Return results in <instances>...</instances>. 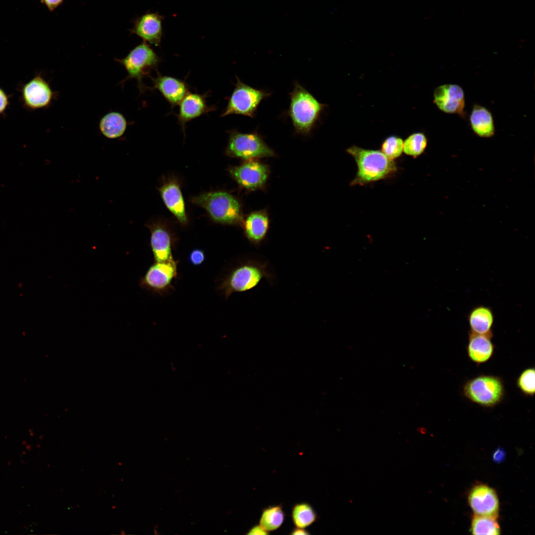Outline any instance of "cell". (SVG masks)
I'll use <instances>...</instances> for the list:
<instances>
[{
  "label": "cell",
  "mask_w": 535,
  "mask_h": 535,
  "mask_svg": "<svg viewBox=\"0 0 535 535\" xmlns=\"http://www.w3.org/2000/svg\"><path fill=\"white\" fill-rule=\"evenodd\" d=\"M473 535H495L500 533L497 517L475 515L471 524Z\"/></svg>",
  "instance_id": "26"
},
{
  "label": "cell",
  "mask_w": 535,
  "mask_h": 535,
  "mask_svg": "<svg viewBox=\"0 0 535 535\" xmlns=\"http://www.w3.org/2000/svg\"><path fill=\"white\" fill-rule=\"evenodd\" d=\"M269 219L265 210L250 213L243 222L244 233L248 241L259 246L265 240L269 227Z\"/></svg>",
  "instance_id": "18"
},
{
  "label": "cell",
  "mask_w": 535,
  "mask_h": 535,
  "mask_svg": "<svg viewBox=\"0 0 535 535\" xmlns=\"http://www.w3.org/2000/svg\"><path fill=\"white\" fill-rule=\"evenodd\" d=\"M206 255L203 250L195 249L191 251L188 256V261L193 266H198L202 265L205 261Z\"/></svg>",
  "instance_id": "30"
},
{
  "label": "cell",
  "mask_w": 535,
  "mask_h": 535,
  "mask_svg": "<svg viewBox=\"0 0 535 535\" xmlns=\"http://www.w3.org/2000/svg\"><path fill=\"white\" fill-rule=\"evenodd\" d=\"M127 128V121L118 112H110L100 120L99 129L102 134L109 139H116L122 136Z\"/></svg>",
  "instance_id": "23"
},
{
  "label": "cell",
  "mask_w": 535,
  "mask_h": 535,
  "mask_svg": "<svg viewBox=\"0 0 535 535\" xmlns=\"http://www.w3.org/2000/svg\"><path fill=\"white\" fill-rule=\"evenodd\" d=\"M193 202L204 208L217 222L232 224L242 218L241 206L231 194L223 191L203 193L193 199Z\"/></svg>",
  "instance_id": "5"
},
{
  "label": "cell",
  "mask_w": 535,
  "mask_h": 535,
  "mask_svg": "<svg viewBox=\"0 0 535 535\" xmlns=\"http://www.w3.org/2000/svg\"><path fill=\"white\" fill-rule=\"evenodd\" d=\"M492 337L493 335L469 332L467 352L471 361L481 364L492 358L495 349Z\"/></svg>",
  "instance_id": "20"
},
{
  "label": "cell",
  "mask_w": 535,
  "mask_h": 535,
  "mask_svg": "<svg viewBox=\"0 0 535 535\" xmlns=\"http://www.w3.org/2000/svg\"><path fill=\"white\" fill-rule=\"evenodd\" d=\"M8 105V98L4 91L0 88V113L4 112Z\"/></svg>",
  "instance_id": "31"
},
{
  "label": "cell",
  "mask_w": 535,
  "mask_h": 535,
  "mask_svg": "<svg viewBox=\"0 0 535 535\" xmlns=\"http://www.w3.org/2000/svg\"><path fill=\"white\" fill-rule=\"evenodd\" d=\"M473 131L478 136L489 138L494 135L495 129L491 111L485 107L475 104L469 116Z\"/></svg>",
  "instance_id": "21"
},
{
  "label": "cell",
  "mask_w": 535,
  "mask_h": 535,
  "mask_svg": "<svg viewBox=\"0 0 535 535\" xmlns=\"http://www.w3.org/2000/svg\"><path fill=\"white\" fill-rule=\"evenodd\" d=\"M151 231L150 246L155 262H166L173 259L172 240L169 230L158 223L147 224Z\"/></svg>",
  "instance_id": "17"
},
{
  "label": "cell",
  "mask_w": 535,
  "mask_h": 535,
  "mask_svg": "<svg viewBox=\"0 0 535 535\" xmlns=\"http://www.w3.org/2000/svg\"><path fill=\"white\" fill-rule=\"evenodd\" d=\"M317 514L309 503L303 502L294 504L291 510V518L296 527L306 529L317 520Z\"/></svg>",
  "instance_id": "25"
},
{
  "label": "cell",
  "mask_w": 535,
  "mask_h": 535,
  "mask_svg": "<svg viewBox=\"0 0 535 535\" xmlns=\"http://www.w3.org/2000/svg\"><path fill=\"white\" fill-rule=\"evenodd\" d=\"M433 103L443 112L456 114L463 118L466 116L465 93L459 85L444 84L436 87L433 92Z\"/></svg>",
  "instance_id": "11"
},
{
  "label": "cell",
  "mask_w": 535,
  "mask_h": 535,
  "mask_svg": "<svg viewBox=\"0 0 535 535\" xmlns=\"http://www.w3.org/2000/svg\"><path fill=\"white\" fill-rule=\"evenodd\" d=\"M290 534L294 535H310V533L305 530V529L295 527V528L291 531Z\"/></svg>",
  "instance_id": "34"
},
{
  "label": "cell",
  "mask_w": 535,
  "mask_h": 535,
  "mask_svg": "<svg viewBox=\"0 0 535 535\" xmlns=\"http://www.w3.org/2000/svg\"><path fill=\"white\" fill-rule=\"evenodd\" d=\"M161 198L167 208L182 224L187 222L185 204L178 183L170 180L159 189Z\"/></svg>",
  "instance_id": "19"
},
{
  "label": "cell",
  "mask_w": 535,
  "mask_h": 535,
  "mask_svg": "<svg viewBox=\"0 0 535 535\" xmlns=\"http://www.w3.org/2000/svg\"><path fill=\"white\" fill-rule=\"evenodd\" d=\"M42 1L48 8L52 11L61 4L63 0H42Z\"/></svg>",
  "instance_id": "33"
},
{
  "label": "cell",
  "mask_w": 535,
  "mask_h": 535,
  "mask_svg": "<svg viewBox=\"0 0 535 535\" xmlns=\"http://www.w3.org/2000/svg\"><path fill=\"white\" fill-rule=\"evenodd\" d=\"M470 331L484 335H493L494 317L490 308L484 305L475 307L468 316Z\"/></svg>",
  "instance_id": "22"
},
{
  "label": "cell",
  "mask_w": 535,
  "mask_h": 535,
  "mask_svg": "<svg viewBox=\"0 0 535 535\" xmlns=\"http://www.w3.org/2000/svg\"><path fill=\"white\" fill-rule=\"evenodd\" d=\"M229 172L236 182L248 191L263 189L270 174L269 165L257 159L246 160L238 166L231 167Z\"/></svg>",
  "instance_id": "10"
},
{
  "label": "cell",
  "mask_w": 535,
  "mask_h": 535,
  "mask_svg": "<svg viewBox=\"0 0 535 535\" xmlns=\"http://www.w3.org/2000/svg\"><path fill=\"white\" fill-rule=\"evenodd\" d=\"M403 144L404 141L401 138L394 135L390 136L383 142L381 151L388 159L393 160L402 155Z\"/></svg>",
  "instance_id": "29"
},
{
  "label": "cell",
  "mask_w": 535,
  "mask_h": 535,
  "mask_svg": "<svg viewBox=\"0 0 535 535\" xmlns=\"http://www.w3.org/2000/svg\"><path fill=\"white\" fill-rule=\"evenodd\" d=\"M464 396L471 402L484 408L500 404L505 395L502 378L492 374H480L468 379L463 387Z\"/></svg>",
  "instance_id": "4"
},
{
  "label": "cell",
  "mask_w": 535,
  "mask_h": 535,
  "mask_svg": "<svg viewBox=\"0 0 535 535\" xmlns=\"http://www.w3.org/2000/svg\"><path fill=\"white\" fill-rule=\"evenodd\" d=\"M163 17L158 12H147L135 19L130 31L143 42L159 46L163 34Z\"/></svg>",
  "instance_id": "14"
},
{
  "label": "cell",
  "mask_w": 535,
  "mask_h": 535,
  "mask_svg": "<svg viewBox=\"0 0 535 535\" xmlns=\"http://www.w3.org/2000/svg\"><path fill=\"white\" fill-rule=\"evenodd\" d=\"M288 111L296 133L307 135L319 120L326 105L317 99L298 82L290 93Z\"/></svg>",
  "instance_id": "1"
},
{
  "label": "cell",
  "mask_w": 535,
  "mask_h": 535,
  "mask_svg": "<svg viewBox=\"0 0 535 535\" xmlns=\"http://www.w3.org/2000/svg\"><path fill=\"white\" fill-rule=\"evenodd\" d=\"M247 535H269V533L266 531L260 525H256L253 526L246 534Z\"/></svg>",
  "instance_id": "32"
},
{
  "label": "cell",
  "mask_w": 535,
  "mask_h": 535,
  "mask_svg": "<svg viewBox=\"0 0 535 535\" xmlns=\"http://www.w3.org/2000/svg\"><path fill=\"white\" fill-rule=\"evenodd\" d=\"M236 79L234 90L221 116L234 114L254 118L262 101L270 96L271 93L249 86L237 77Z\"/></svg>",
  "instance_id": "8"
},
{
  "label": "cell",
  "mask_w": 535,
  "mask_h": 535,
  "mask_svg": "<svg viewBox=\"0 0 535 535\" xmlns=\"http://www.w3.org/2000/svg\"><path fill=\"white\" fill-rule=\"evenodd\" d=\"M206 95L189 92L179 104L178 121L183 131L188 122L214 109L207 104Z\"/></svg>",
  "instance_id": "15"
},
{
  "label": "cell",
  "mask_w": 535,
  "mask_h": 535,
  "mask_svg": "<svg viewBox=\"0 0 535 535\" xmlns=\"http://www.w3.org/2000/svg\"><path fill=\"white\" fill-rule=\"evenodd\" d=\"M428 138L422 132H416L409 136L404 141L403 151L408 156L417 158L425 151Z\"/></svg>",
  "instance_id": "27"
},
{
  "label": "cell",
  "mask_w": 535,
  "mask_h": 535,
  "mask_svg": "<svg viewBox=\"0 0 535 535\" xmlns=\"http://www.w3.org/2000/svg\"><path fill=\"white\" fill-rule=\"evenodd\" d=\"M265 278H271L267 264L248 260L230 271L223 280L219 290L227 299L233 293L246 292L254 288Z\"/></svg>",
  "instance_id": "3"
},
{
  "label": "cell",
  "mask_w": 535,
  "mask_h": 535,
  "mask_svg": "<svg viewBox=\"0 0 535 535\" xmlns=\"http://www.w3.org/2000/svg\"><path fill=\"white\" fill-rule=\"evenodd\" d=\"M178 261L174 259L166 262H155L140 279L142 288L162 295L169 290L177 275Z\"/></svg>",
  "instance_id": "9"
},
{
  "label": "cell",
  "mask_w": 535,
  "mask_h": 535,
  "mask_svg": "<svg viewBox=\"0 0 535 535\" xmlns=\"http://www.w3.org/2000/svg\"><path fill=\"white\" fill-rule=\"evenodd\" d=\"M229 133L226 152L231 157L246 160L276 156L257 131L244 133L233 130Z\"/></svg>",
  "instance_id": "7"
},
{
  "label": "cell",
  "mask_w": 535,
  "mask_h": 535,
  "mask_svg": "<svg viewBox=\"0 0 535 535\" xmlns=\"http://www.w3.org/2000/svg\"><path fill=\"white\" fill-rule=\"evenodd\" d=\"M285 516L281 504L269 506L263 509L259 525L268 533L274 531L281 526Z\"/></svg>",
  "instance_id": "24"
},
{
  "label": "cell",
  "mask_w": 535,
  "mask_h": 535,
  "mask_svg": "<svg viewBox=\"0 0 535 535\" xmlns=\"http://www.w3.org/2000/svg\"><path fill=\"white\" fill-rule=\"evenodd\" d=\"M346 151L353 157L358 168L356 176L351 182V185H363L381 180L397 170L394 161L379 150L352 146Z\"/></svg>",
  "instance_id": "2"
},
{
  "label": "cell",
  "mask_w": 535,
  "mask_h": 535,
  "mask_svg": "<svg viewBox=\"0 0 535 535\" xmlns=\"http://www.w3.org/2000/svg\"><path fill=\"white\" fill-rule=\"evenodd\" d=\"M22 96L27 107L36 109L48 107L54 98L55 93L41 75H37L24 85Z\"/></svg>",
  "instance_id": "12"
},
{
  "label": "cell",
  "mask_w": 535,
  "mask_h": 535,
  "mask_svg": "<svg viewBox=\"0 0 535 535\" xmlns=\"http://www.w3.org/2000/svg\"><path fill=\"white\" fill-rule=\"evenodd\" d=\"M152 79L153 88L159 90L172 107L179 105L189 92L187 84L179 79L158 74Z\"/></svg>",
  "instance_id": "16"
},
{
  "label": "cell",
  "mask_w": 535,
  "mask_h": 535,
  "mask_svg": "<svg viewBox=\"0 0 535 535\" xmlns=\"http://www.w3.org/2000/svg\"><path fill=\"white\" fill-rule=\"evenodd\" d=\"M468 502L475 515L497 517L499 500L491 487L482 484L475 486L469 493Z\"/></svg>",
  "instance_id": "13"
},
{
  "label": "cell",
  "mask_w": 535,
  "mask_h": 535,
  "mask_svg": "<svg viewBox=\"0 0 535 535\" xmlns=\"http://www.w3.org/2000/svg\"><path fill=\"white\" fill-rule=\"evenodd\" d=\"M116 60L124 66L127 73L124 81L136 79L140 92L143 93L147 89L143 79L158 66L160 59L150 45L143 42L131 50L125 57Z\"/></svg>",
  "instance_id": "6"
},
{
  "label": "cell",
  "mask_w": 535,
  "mask_h": 535,
  "mask_svg": "<svg viewBox=\"0 0 535 535\" xmlns=\"http://www.w3.org/2000/svg\"><path fill=\"white\" fill-rule=\"evenodd\" d=\"M516 385L525 396L533 397L535 390V372L534 367L524 370L517 378Z\"/></svg>",
  "instance_id": "28"
}]
</instances>
